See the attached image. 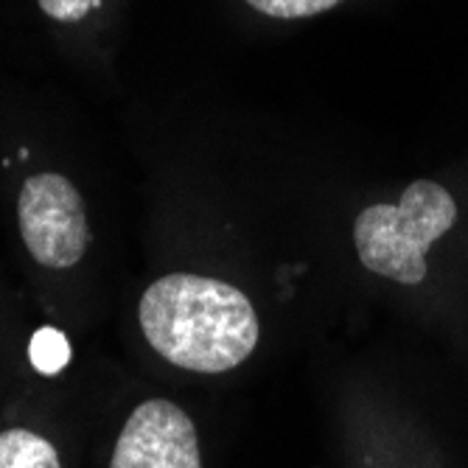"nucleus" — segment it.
<instances>
[{
  "instance_id": "obj_1",
  "label": "nucleus",
  "mask_w": 468,
  "mask_h": 468,
  "mask_svg": "<svg viewBox=\"0 0 468 468\" xmlns=\"http://www.w3.org/2000/svg\"><path fill=\"white\" fill-rule=\"evenodd\" d=\"M146 343L168 365L194 373L239 367L259 346V314L228 281L172 272L157 278L138 303Z\"/></svg>"
},
{
  "instance_id": "obj_2",
  "label": "nucleus",
  "mask_w": 468,
  "mask_h": 468,
  "mask_svg": "<svg viewBox=\"0 0 468 468\" xmlns=\"http://www.w3.org/2000/svg\"><path fill=\"white\" fill-rule=\"evenodd\" d=\"M457 222L452 194L432 183L415 180L396 205H370L354 222V244L365 270L399 283L427 278V252Z\"/></svg>"
},
{
  "instance_id": "obj_3",
  "label": "nucleus",
  "mask_w": 468,
  "mask_h": 468,
  "mask_svg": "<svg viewBox=\"0 0 468 468\" xmlns=\"http://www.w3.org/2000/svg\"><path fill=\"white\" fill-rule=\"evenodd\" d=\"M17 228L31 259L46 270L76 267L90 247L88 205L59 172L23 180L17 194Z\"/></svg>"
},
{
  "instance_id": "obj_4",
  "label": "nucleus",
  "mask_w": 468,
  "mask_h": 468,
  "mask_svg": "<svg viewBox=\"0 0 468 468\" xmlns=\"http://www.w3.org/2000/svg\"><path fill=\"white\" fill-rule=\"evenodd\" d=\"M110 468H202L191 415L165 399L138 404L115 441Z\"/></svg>"
},
{
  "instance_id": "obj_5",
  "label": "nucleus",
  "mask_w": 468,
  "mask_h": 468,
  "mask_svg": "<svg viewBox=\"0 0 468 468\" xmlns=\"http://www.w3.org/2000/svg\"><path fill=\"white\" fill-rule=\"evenodd\" d=\"M0 468H62V463L48 438L17 427L0 432Z\"/></svg>"
},
{
  "instance_id": "obj_6",
  "label": "nucleus",
  "mask_w": 468,
  "mask_h": 468,
  "mask_svg": "<svg viewBox=\"0 0 468 468\" xmlns=\"http://www.w3.org/2000/svg\"><path fill=\"white\" fill-rule=\"evenodd\" d=\"M28 359L39 373H46V376L59 373L70 362V346H68L65 334H59L57 328H39L31 336Z\"/></svg>"
},
{
  "instance_id": "obj_7",
  "label": "nucleus",
  "mask_w": 468,
  "mask_h": 468,
  "mask_svg": "<svg viewBox=\"0 0 468 468\" xmlns=\"http://www.w3.org/2000/svg\"><path fill=\"white\" fill-rule=\"evenodd\" d=\"M247 4L261 12L267 17H278V20H297V17H314L323 15L328 9H334L343 0H247Z\"/></svg>"
},
{
  "instance_id": "obj_8",
  "label": "nucleus",
  "mask_w": 468,
  "mask_h": 468,
  "mask_svg": "<svg viewBox=\"0 0 468 468\" xmlns=\"http://www.w3.org/2000/svg\"><path fill=\"white\" fill-rule=\"evenodd\" d=\"M101 0H37V6L46 12L51 20L59 23H79L88 17Z\"/></svg>"
}]
</instances>
